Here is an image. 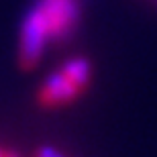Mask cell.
<instances>
[{
	"mask_svg": "<svg viewBox=\"0 0 157 157\" xmlns=\"http://www.w3.org/2000/svg\"><path fill=\"white\" fill-rule=\"evenodd\" d=\"M80 18L82 0H35L21 25V67H35L47 43L71 37Z\"/></svg>",
	"mask_w": 157,
	"mask_h": 157,
	"instance_id": "obj_1",
	"label": "cell"
},
{
	"mask_svg": "<svg viewBox=\"0 0 157 157\" xmlns=\"http://www.w3.org/2000/svg\"><path fill=\"white\" fill-rule=\"evenodd\" d=\"M84 92L82 88H78L63 71H53L45 78L43 86L39 90V102L47 108L51 106H61V104H70Z\"/></svg>",
	"mask_w": 157,
	"mask_h": 157,
	"instance_id": "obj_2",
	"label": "cell"
},
{
	"mask_svg": "<svg viewBox=\"0 0 157 157\" xmlns=\"http://www.w3.org/2000/svg\"><path fill=\"white\" fill-rule=\"evenodd\" d=\"M61 71H63L78 88L86 90L88 84H90V78H92V63H90V59H86V57H71L61 65Z\"/></svg>",
	"mask_w": 157,
	"mask_h": 157,
	"instance_id": "obj_3",
	"label": "cell"
},
{
	"mask_svg": "<svg viewBox=\"0 0 157 157\" xmlns=\"http://www.w3.org/2000/svg\"><path fill=\"white\" fill-rule=\"evenodd\" d=\"M35 157H65V153H63V151H59L57 147L41 145L39 149L35 151Z\"/></svg>",
	"mask_w": 157,
	"mask_h": 157,
	"instance_id": "obj_4",
	"label": "cell"
},
{
	"mask_svg": "<svg viewBox=\"0 0 157 157\" xmlns=\"http://www.w3.org/2000/svg\"><path fill=\"white\" fill-rule=\"evenodd\" d=\"M6 157H18V155L14 151H8V153H6Z\"/></svg>",
	"mask_w": 157,
	"mask_h": 157,
	"instance_id": "obj_5",
	"label": "cell"
},
{
	"mask_svg": "<svg viewBox=\"0 0 157 157\" xmlns=\"http://www.w3.org/2000/svg\"><path fill=\"white\" fill-rule=\"evenodd\" d=\"M6 153H8V151H4V149L0 147V157H6Z\"/></svg>",
	"mask_w": 157,
	"mask_h": 157,
	"instance_id": "obj_6",
	"label": "cell"
}]
</instances>
